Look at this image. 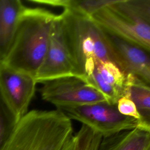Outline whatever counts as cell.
I'll return each instance as SVG.
<instances>
[{
    "instance_id": "1",
    "label": "cell",
    "mask_w": 150,
    "mask_h": 150,
    "mask_svg": "<svg viewBox=\"0 0 150 150\" xmlns=\"http://www.w3.org/2000/svg\"><path fill=\"white\" fill-rule=\"evenodd\" d=\"M56 16L43 8L25 6L4 64L35 79L45 58Z\"/></svg>"
},
{
    "instance_id": "2",
    "label": "cell",
    "mask_w": 150,
    "mask_h": 150,
    "mask_svg": "<svg viewBox=\"0 0 150 150\" xmlns=\"http://www.w3.org/2000/svg\"><path fill=\"white\" fill-rule=\"evenodd\" d=\"M76 77L84 80L97 62H111L104 30L90 17L67 9L58 15Z\"/></svg>"
},
{
    "instance_id": "3",
    "label": "cell",
    "mask_w": 150,
    "mask_h": 150,
    "mask_svg": "<svg viewBox=\"0 0 150 150\" xmlns=\"http://www.w3.org/2000/svg\"><path fill=\"white\" fill-rule=\"evenodd\" d=\"M73 135L61 110H33L20 118L2 150H61Z\"/></svg>"
},
{
    "instance_id": "4",
    "label": "cell",
    "mask_w": 150,
    "mask_h": 150,
    "mask_svg": "<svg viewBox=\"0 0 150 150\" xmlns=\"http://www.w3.org/2000/svg\"><path fill=\"white\" fill-rule=\"evenodd\" d=\"M90 18L105 32L150 52V0H116Z\"/></svg>"
},
{
    "instance_id": "5",
    "label": "cell",
    "mask_w": 150,
    "mask_h": 150,
    "mask_svg": "<svg viewBox=\"0 0 150 150\" xmlns=\"http://www.w3.org/2000/svg\"><path fill=\"white\" fill-rule=\"evenodd\" d=\"M57 109L70 120L81 122L82 125L99 134L102 138L135 128L148 130L139 120L122 115L118 110L117 104H110L107 101Z\"/></svg>"
},
{
    "instance_id": "6",
    "label": "cell",
    "mask_w": 150,
    "mask_h": 150,
    "mask_svg": "<svg viewBox=\"0 0 150 150\" xmlns=\"http://www.w3.org/2000/svg\"><path fill=\"white\" fill-rule=\"evenodd\" d=\"M42 84L40 89L42 98L56 108L107 101L100 92L76 76L61 77Z\"/></svg>"
},
{
    "instance_id": "7",
    "label": "cell",
    "mask_w": 150,
    "mask_h": 150,
    "mask_svg": "<svg viewBox=\"0 0 150 150\" xmlns=\"http://www.w3.org/2000/svg\"><path fill=\"white\" fill-rule=\"evenodd\" d=\"M104 32L112 62L126 76H133L149 85V52L105 30Z\"/></svg>"
},
{
    "instance_id": "8",
    "label": "cell",
    "mask_w": 150,
    "mask_h": 150,
    "mask_svg": "<svg viewBox=\"0 0 150 150\" xmlns=\"http://www.w3.org/2000/svg\"><path fill=\"white\" fill-rule=\"evenodd\" d=\"M75 76L71 60L64 43L59 16L55 18L43 62L35 77L36 83Z\"/></svg>"
},
{
    "instance_id": "9",
    "label": "cell",
    "mask_w": 150,
    "mask_h": 150,
    "mask_svg": "<svg viewBox=\"0 0 150 150\" xmlns=\"http://www.w3.org/2000/svg\"><path fill=\"white\" fill-rule=\"evenodd\" d=\"M36 84L33 77L5 64L0 69V90L19 119L28 112Z\"/></svg>"
},
{
    "instance_id": "10",
    "label": "cell",
    "mask_w": 150,
    "mask_h": 150,
    "mask_svg": "<svg viewBox=\"0 0 150 150\" xmlns=\"http://www.w3.org/2000/svg\"><path fill=\"white\" fill-rule=\"evenodd\" d=\"M25 7L20 0H0V54L4 58L11 48Z\"/></svg>"
},
{
    "instance_id": "11",
    "label": "cell",
    "mask_w": 150,
    "mask_h": 150,
    "mask_svg": "<svg viewBox=\"0 0 150 150\" xmlns=\"http://www.w3.org/2000/svg\"><path fill=\"white\" fill-rule=\"evenodd\" d=\"M150 131L142 128L125 130L102 138L97 150H149Z\"/></svg>"
},
{
    "instance_id": "12",
    "label": "cell",
    "mask_w": 150,
    "mask_h": 150,
    "mask_svg": "<svg viewBox=\"0 0 150 150\" xmlns=\"http://www.w3.org/2000/svg\"><path fill=\"white\" fill-rule=\"evenodd\" d=\"M127 86L123 97L129 98L135 104L144 127L150 131L149 85L131 75L127 76Z\"/></svg>"
},
{
    "instance_id": "13",
    "label": "cell",
    "mask_w": 150,
    "mask_h": 150,
    "mask_svg": "<svg viewBox=\"0 0 150 150\" xmlns=\"http://www.w3.org/2000/svg\"><path fill=\"white\" fill-rule=\"evenodd\" d=\"M116 0H30L39 5L62 7L87 17L114 4Z\"/></svg>"
},
{
    "instance_id": "14",
    "label": "cell",
    "mask_w": 150,
    "mask_h": 150,
    "mask_svg": "<svg viewBox=\"0 0 150 150\" xmlns=\"http://www.w3.org/2000/svg\"><path fill=\"white\" fill-rule=\"evenodd\" d=\"M19 120L0 90V150H2Z\"/></svg>"
},
{
    "instance_id": "15",
    "label": "cell",
    "mask_w": 150,
    "mask_h": 150,
    "mask_svg": "<svg viewBox=\"0 0 150 150\" xmlns=\"http://www.w3.org/2000/svg\"><path fill=\"white\" fill-rule=\"evenodd\" d=\"M96 67L102 77L117 90L120 97H123L127 86V76L111 62H97Z\"/></svg>"
},
{
    "instance_id": "16",
    "label": "cell",
    "mask_w": 150,
    "mask_h": 150,
    "mask_svg": "<svg viewBox=\"0 0 150 150\" xmlns=\"http://www.w3.org/2000/svg\"><path fill=\"white\" fill-rule=\"evenodd\" d=\"M84 81L100 92L105 98L108 103L117 104L118 100L120 98V94L114 87L109 84L102 77L96 66L93 72L86 77Z\"/></svg>"
},
{
    "instance_id": "17",
    "label": "cell",
    "mask_w": 150,
    "mask_h": 150,
    "mask_svg": "<svg viewBox=\"0 0 150 150\" xmlns=\"http://www.w3.org/2000/svg\"><path fill=\"white\" fill-rule=\"evenodd\" d=\"M79 140V150H97L102 137L88 127L82 125L76 134Z\"/></svg>"
},
{
    "instance_id": "18",
    "label": "cell",
    "mask_w": 150,
    "mask_h": 150,
    "mask_svg": "<svg viewBox=\"0 0 150 150\" xmlns=\"http://www.w3.org/2000/svg\"><path fill=\"white\" fill-rule=\"evenodd\" d=\"M117 107L119 112L122 115L134 118L141 121V117L134 103L129 98L125 97H120L117 102Z\"/></svg>"
},
{
    "instance_id": "19",
    "label": "cell",
    "mask_w": 150,
    "mask_h": 150,
    "mask_svg": "<svg viewBox=\"0 0 150 150\" xmlns=\"http://www.w3.org/2000/svg\"><path fill=\"white\" fill-rule=\"evenodd\" d=\"M61 150H79V141L77 135H73L66 142Z\"/></svg>"
},
{
    "instance_id": "20",
    "label": "cell",
    "mask_w": 150,
    "mask_h": 150,
    "mask_svg": "<svg viewBox=\"0 0 150 150\" xmlns=\"http://www.w3.org/2000/svg\"><path fill=\"white\" fill-rule=\"evenodd\" d=\"M5 58L0 54V69L4 65Z\"/></svg>"
},
{
    "instance_id": "21",
    "label": "cell",
    "mask_w": 150,
    "mask_h": 150,
    "mask_svg": "<svg viewBox=\"0 0 150 150\" xmlns=\"http://www.w3.org/2000/svg\"><path fill=\"white\" fill-rule=\"evenodd\" d=\"M149 150H150V149H149Z\"/></svg>"
}]
</instances>
